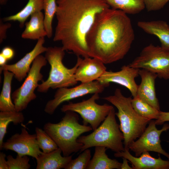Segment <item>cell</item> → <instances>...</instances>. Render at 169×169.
Listing matches in <instances>:
<instances>
[{
	"instance_id": "30bf717a",
	"label": "cell",
	"mask_w": 169,
	"mask_h": 169,
	"mask_svg": "<svg viewBox=\"0 0 169 169\" xmlns=\"http://www.w3.org/2000/svg\"><path fill=\"white\" fill-rule=\"evenodd\" d=\"M106 87H107L105 85L96 80L88 83H81L71 88L63 87L58 89L54 98L49 100L46 103L44 111L46 113L52 115L63 102L89 94H100Z\"/></svg>"
},
{
	"instance_id": "603a6c76",
	"label": "cell",
	"mask_w": 169,
	"mask_h": 169,
	"mask_svg": "<svg viewBox=\"0 0 169 169\" xmlns=\"http://www.w3.org/2000/svg\"><path fill=\"white\" fill-rule=\"evenodd\" d=\"M44 0H28L24 7L14 15L5 17L4 21H17L22 28L28 18L33 13L41 11L43 9Z\"/></svg>"
},
{
	"instance_id": "e0dca14e",
	"label": "cell",
	"mask_w": 169,
	"mask_h": 169,
	"mask_svg": "<svg viewBox=\"0 0 169 169\" xmlns=\"http://www.w3.org/2000/svg\"><path fill=\"white\" fill-rule=\"evenodd\" d=\"M141 81L138 85L137 96L143 101L160 111L159 103L156 96L155 83L157 74L144 69L139 70Z\"/></svg>"
},
{
	"instance_id": "f1b7e54d",
	"label": "cell",
	"mask_w": 169,
	"mask_h": 169,
	"mask_svg": "<svg viewBox=\"0 0 169 169\" xmlns=\"http://www.w3.org/2000/svg\"><path fill=\"white\" fill-rule=\"evenodd\" d=\"M91 157V151L89 148L84 150L79 156L72 159L64 169H85L90 162Z\"/></svg>"
},
{
	"instance_id": "4fadbf2b",
	"label": "cell",
	"mask_w": 169,
	"mask_h": 169,
	"mask_svg": "<svg viewBox=\"0 0 169 169\" xmlns=\"http://www.w3.org/2000/svg\"><path fill=\"white\" fill-rule=\"evenodd\" d=\"M139 69L129 64L122 66L120 70L113 72L106 71L97 80L107 87L111 83L117 84L127 89L133 97L137 95L138 85L135 79L139 75Z\"/></svg>"
},
{
	"instance_id": "83f0119b",
	"label": "cell",
	"mask_w": 169,
	"mask_h": 169,
	"mask_svg": "<svg viewBox=\"0 0 169 169\" xmlns=\"http://www.w3.org/2000/svg\"><path fill=\"white\" fill-rule=\"evenodd\" d=\"M35 131L38 146L43 152L49 153L58 148L55 142L44 130L36 127Z\"/></svg>"
},
{
	"instance_id": "e575fe53",
	"label": "cell",
	"mask_w": 169,
	"mask_h": 169,
	"mask_svg": "<svg viewBox=\"0 0 169 169\" xmlns=\"http://www.w3.org/2000/svg\"><path fill=\"white\" fill-rule=\"evenodd\" d=\"M7 157L5 154L3 152L0 153V169H9L7 161L6 160Z\"/></svg>"
},
{
	"instance_id": "52a82bcc",
	"label": "cell",
	"mask_w": 169,
	"mask_h": 169,
	"mask_svg": "<svg viewBox=\"0 0 169 169\" xmlns=\"http://www.w3.org/2000/svg\"><path fill=\"white\" fill-rule=\"evenodd\" d=\"M129 65L154 73L160 78L169 79V51L161 46L151 44L145 47Z\"/></svg>"
},
{
	"instance_id": "1f68e13d",
	"label": "cell",
	"mask_w": 169,
	"mask_h": 169,
	"mask_svg": "<svg viewBox=\"0 0 169 169\" xmlns=\"http://www.w3.org/2000/svg\"><path fill=\"white\" fill-rule=\"evenodd\" d=\"M0 22V43L1 44L6 38L7 30L11 27V24L9 23H3L2 21Z\"/></svg>"
},
{
	"instance_id": "6da1fadb",
	"label": "cell",
	"mask_w": 169,
	"mask_h": 169,
	"mask_svg": "<svg viewBox=\"0 0 169 169\" xmlns=\"http://www.w3.org/2000/svg\"><path fill=\"white\" fill-rule=\"evenodd\" d=\"M135 39L131 21L121 10L109 8L96 16L86 37L90 57L105 64L123 59Z\"/></svg>"
},
{
	"instance_id": "7402d4cb",
	"label": "cell",
	"mask_w": 169,
	"mask_h": 169,
	"mask_svg": "<svg viewBox=\"0 0 169 169\" xmlns=\"http://www.w3.org/2000/svg\"><path fill=\"white\" fill-rule=\"evenodd\" d=\"M3 81L0 95V111L9 112L15 111L11 95V84L14 74L8 70L3 71Z\"/></svg>"
},
{
	"instance_id": "4dcf8cb0",
	"label": "cell",
	"mask_w": 169,
	"mask_h": 169,
	"mask_svg": "<svg viewBox=\"0 0 169 169\" xmlns=\"http://www.w3.org/2000/svg\"><path fill=\"white\" fill-rule=\"evenodd\" d=\"M148 11H155L162 8L169 0H143Z\"/></svg>"
},
{
	"instance_id": "836d02e7",
	"label": "cell",
	"mask_w": 169,
	"mask_h": 169,
	"mask_svg": "<svg viewBox=\"0 0 169 169\" xmlns=\"http://www.w3.org/2000/svg\"><path fill=\"white\" fill-rule=\"evenodd\" d=\"M0 54H2L8 60L12 59L14 55V50L11 47L6 46L2 50Z\"/></svg>"
},
{
	"instance_id": "2e32d148",
	"label": "cell",
	"mask_w": 169,
	"mask_h": 169,
	"mask_svg": "<svg viewBox=\"0 0 169 169\" xmlns=\"http://www.w3.org/2000/svg\"><path fill=\"white\" fill-rule=\"evenodd\" d=\"M116 157H124L130 162L133 169H169V160H162L159 156L157 158L152 156L149 152L142 153L138 157L134 156L129 150L116 152L114 154Z\"/></svg>"
},
{
	"instance_id": "484cf974",
	"label": "cell",
	"mask_w": 169,
	"mask_h": 169,
	"mask_svg": "<svg viewBox=\"0 0 169 169\" xmlns=\"http://www.w3.org/2000/svg\"><path fill=\"white\" fill-rule=\"evenodd\" d=\"M131 102L135 110L141 116L150 120L158 118L161 110L153 107L137 96L132 98Z\"/></svg>"
},
{
	"instance_id": "d4e9b609",
	"label": "cell",
	"mask_w": 169,
	"mask_h": 169,
	"mask_svg": "<svg viewBox=\"0 0 169 169\" xmlns=\"http://www.w3.org/2000/svg\"><path fill=\"white\" fill-rule=\"evenodd\" d=\"M24 117L21 112L16 111L0 112V150L2 149V146L3 139L7 133L8 126L10 123L13 122L15 125L23 123Z\"/></svg>"
},
{
	"instance_id": "d6986e66",
	"label": "cell",
	"mask_w": 169,
	"mask_h": 169,
	"mask_svg": "<svg viewBox=\"0 0 169 169\" xmlns=\"http://www.w3.org/2000/svg\"><path fill=\"white\" fill-rule=\"evenodd\" d=\"M62 151L58 147L49 153L42 152L36 159V169H60L65 168L72 159V155L62 156Z\"/></svg>"
},
{
	"instance_id": "5b68a950",
	"label": "cell",
	"mask_w": 169,
	"mask_h": 169,
	"mask_svg": "<svg viewBox=\"0 0 169 169\" xmlns=\"http://www.w3.org/2000/svg\"><path fill=\"white\" fill-rule=\"evenodd\" d=\"M65 51L62 47L47 48L45 57L50 65V70L47 79L39 84L37 88L38 92L45 93L50 88L54 89L69 87L78 83L75 74L79 60L77 59L76 64L72 68H67L63 63Z\"/></svg>"
},
{
	"instance_id": "f546056e",
	"label": "cell",
	"mask_w": 169,
	"mask_h": 169,
	"mask_svg": "<svg viewBox=\"0 0 169 169\" xmlns=\"http://www.w3.org/2000/svg\"><path fill=\"white\" fill-rule=\"evenodd\" d=\"M9 169H29L31 165L28 156H20L18 154L15 158L11 155L7 156Z\"/></svg>"
},
{
	"instance_id": "d6a6232c",
	"label": "cell",
	"mask_w": 169,
	"mask_h": 169,
	"mask_svg": "<svg viewBox=\"0 0 169 169\" xmlns=\"http://www.w3.org/2000/svg\"><path fill=\"white\" fill-rule=\"evenodd\" d=\"M169 121V112L160 111L158 119L155 120L156 125H161L165 122Z\"/></svg>"
},
{
	"instance_id": "cb8c5ba5",
	"label": "cell",
	"mask_w": 169,
	"mask_h": 169,
	"mask_svg": "<svg viewBox=\"0 0 169 169\" xmlns=\"http://www.w3.org/2000/svg\"><path fill=\"white\" fill-rule=\"evenodd\" d=\"M111 8L122 11L126 14H135L145 8L143 0H105Z\"/></svg>"
},
{
	"instance_id": "7c38bea8",
	"label": "cell",
	"mask_w": 169,
	"mask_h": 169,
	"mask_svg": "<svg viewBox=\"0 0 169 169\" xmlns=\"http://www.w3.org/2000/svg\"><path fill=\"white\" fill-rule=\"evenodd\" d=\"M2 148L14 151L21 156H30L35 159L42 152L38 146L36 134H29L24 127L20 133L14 134L3 142Z\"/></svg>"
},
{
	"instance_id": "44dd1931",
	"label": "cell",
	"mask_w": 169,
	"mask_h": 169,
	"mask_svg": "<svg viewBox=\"0 0 169 169\" xmlns=\"http://www.w3.org/2000/svg\"><path fill=\"white\" fill-rule=\"evenodd\" d=\"M107 149L104 146L95 147V152L87 169H121V163L109 158L106 153Z\"/></svg>"
},
{
	"instance_id": "ffe728a7",
	"label": "cell",
	"mask_w": 169,
	"mask_h": 169,
	"mask_svg": "<svg viewBox=\"0 0 169 169\" xmlns=\"http://www.w3.org/2000/svg\"><path fill=\"white\" fill-rule=\"evenodd\" d=\"M29 21L25 24V28L21 37L24 39L38 40L47 36L44 24V15L42 11L33 13Z\"/></svg>"
},
{
	"instance_id": "5bb4252c",
	"label": "cell",
	"mask_w": 169,
	"mask_h": 169,
	"mask_svg": "<svg viewBox=\"0 0 169 169\" xmlns=\"http://www.w3.org/2000/svg\"><path fill=\"white\" fill-rule=\"evenodd\" d=\"M45 41L44 37L38 39L33 49L15 64H6L1 66L0 73L3 70H8L13 73L18 81H22L27 76L31 68L30 65L35 59L46 51L47 48L43 45Z\"/></svg>"
},
{
	"instance_id": "4316f807",
	"label": "cell",
	"mask_w": 169,
	"mask_h": 169,
	"mask_svg": "<svg viewBox=\"0 0 169 169\" xmlns=\"http://www.w3.org/2000/svg\"><path fill=\"white\" fill-rule=\"evenodd\" d=\"M57 0H44V24L47 36L51 38L53 35L52 21L55 15L57 5Z\"/></svg>"
},
{
	"instance_id": "277c9868",
	"label": "cell",
	"mask_w": 169,
	"mask_h": 169,
	"mask_svg": "<svg viewBox=\"0 0 169 169\" xmlns=\"http://www.w3.org/2000/svg\"><path fill=\"white\" fill-rule=\"evenodd\" d=\"M102 99L111 103L118 110L115 114L123 134L125 149L129 150L130 145L143 133L151 120L138 114L132 106L131 97L124 96L119 89H116L113 95Z\"/></svg>"
},
{
	"instance_id": "ba28073f",
	"label": "cell",
	"mask_w": 169,
	"mask_h": 169,
	"mask_svg": "<svg viewBox=\"0 0 169 169\" xmlns=\"http://www.w3.org/2000/svg\"><path fill=\"white\" fill-rule=\"evenodd\" d=\"M47 61L45 56L39 55L33 62L30 70L23 83L12 94L15 110L21 112L25 110L29 103L37 98L34 93L39 81H43L41 69L46 65Z\"/></svg>"
},
{
	"instance_id": "8fae6325",
	"label": "cell",
	"mask_w": 169,
	"mask_h": 169,
	"mask_svg": "<svg viewBox=\"0 0 169 169\" xmlns=\"http://www.w3.org/2000/svg\"><path fill=\"white\" fill-rule=\"evenodd\" d=\"M155 120H151L145 130L137 140L134 141L129 147L136 156L150 151L161 154L169 160V154L163 150L161 144L160 136L162 133L169 130V124H164L160 130L156 127Z\"/></svg>"
},
{
	"instance_id": "9a60e30c",
	"label": "cell",
	"mask_w": 169,
	"mask_h": 169,
	"mask_svg": "<svg viewBox=\"0 0 169 169\" xmlns=\"http://www.w3.org/2000/svg\"><path fill=\"white\" fill-rule=\"evenodd\" d=\"M78 56L79 64L75 75L77 81L86 83L97 80L106 71L105 64L100 60L90 57Z\"/></svg>"
},
{
	"instance_id": "d590c367",
	"label": "cell",
	"mask_w": 169,
	"mask_h": 169,
	"mask_svg": "<svg viewBox=\"0 0 169 169\" xmlns=\"http://www.w3.org/2000/svg\"><path fill=\"white\" fill-rule=\"evenodd\" d=\"M123 162L121 163V169H133L132 167L130 166L128 163V161L125 158L122 157Z\"/></svg>"
},
{
	"instance_id": "ac0fdd59",
	"label": "cell",
	"mask_w": 169,
	"mask_h": 169,
	"mask_svg": "<svg viewBox=\"0 0 169 169\" xmlns=\"http://www.w3.org/2000/svg\"><path fill=\"white\" fill-rule=\"evenodd\" d=\"M138 26L145 32L154 35L159 40L161 46L169 51V25L161 20L140 21Z\"/></svg>"
},
{
	"instance_id": "8d00e7d4",
	"label": "cell",
	"mask_w": 169,
	"mask_h": 169,
	"mask_svg": "<svg viewBox=\"0 0 169 169\" xmlns=\"http://www.w3.org/2000/svg\"><path fill=\"white\" fill-rule=\"evenodd\" d=\"M8 60L7 59L1 54H0V65L2 66L6 64Z\"/></svg>"
},
{
	"instance_id": "9c48e42d",
	"label": "cell",
	"mask_w": 169,
	"mask_h": 169,
	"mask_svg": "<svg viewBox=\"0 0 169 169\" xmlns=\"http://www.w3.org/2000/svg\"><path fill=\"white\" fill-rule=\"evenodd\" d=\"M100 98L99 93H95L89 99L77 103L69 102L61 108L62 112L71 111L79 114L83 119V124H88L94 130L103 121L114 107L107 104L99 105L96 101Z\"/></svg>"
},
{
	"instance_id": "8992f818",
	"label": "cell",
	"mask_w": 169,
	"mask_h": 169,
	"mask_svg": "<svg viewBox=\"0 0 169 169\" xmlns=\"http://www.w3.org/2000/svg\"><path fill=\"white\" fill-rule=\"evenodd\" d=\"M115 113L113 107L102 124L92 133L79 137L77 141L83 144L80 152L97 146H104L115 152L125 151L122 142L124 137L117 122Z\"/></svg>"
},
{
	"instance_id": "7a4b0ae2",
	"label": "cell",
	"mask_w": 169,
	"mask_h": 169,
	"mask_svg": "<svg viewBox=\"0 0 169 169\" xmlns=\"http://www.w3.org/2000/svg\"><path fill=\"white\" fill-rule=\"evenodd\" d=\"M56 3L53 41L60 42L64 50L77 57H90L87 35L97 15L110 6L105 0H57Z\"/></svg>"
},
{
	"instance_id": "74e56055",
	"label": "cell",
	"mask_w": 169,
	"mask_h": 169,
	"mask_svg": "<svg viewBox=\"0 0 169 169\" xmlns=\"http://www.w3.org/2000/svg\"><path fill=\"white\" fill-rule=\"evenodd\" d=\"M8 0H0V4L1 5H4L6 3Z\"/></svg>"
},
{
	"instance_id": "3957f363",
	"label": "cell",
	"mask_w": 169,
	"mask_h": 169,
	"mask_svg": "<svg viewBox=\"0 0 169 169\" xmlns=\"http://www.w3.org/2000/svg\"><path fill=\"white\" fill-rule=\"evenodd\" d=\"M65 113L59 122H47L43 128L61 149L63 156H68L80 151L83 144L78 142V139L93 129L90 126L80 124L76 113L67 111Z\"/></svg>"
}]
</instances>
